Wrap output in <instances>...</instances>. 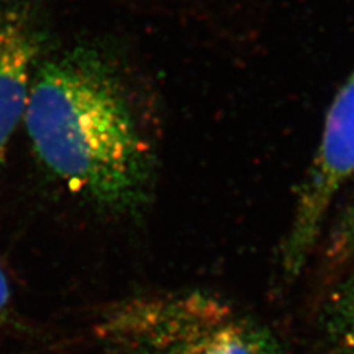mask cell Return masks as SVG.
<instances>
[{
    "label": "cell",
    "instance_id": "obj_1",
    "mask_svg": "<svg viewBox=\"0 0 354 354\" xmlns=\"http://www.w3.org/2000/svg\"><path fill=\"white\" fill-rule=\"evenodd\" d=\"M24 121L37 160L71 192L114 213L147 203L151 143L117 73L97 53L79 49L44 64Z\"/></svg>",
    "mask_w": 354,
    "mask_h": 354
},
{
    "label": "cell",
    "instance_id": "obj_7",
    "mask_svg": "<svg viewBox=\"0 0 354 354\" xmlns=\"http://www.w3.org/2000/svg\"><path fill=\"white\" fill-rule=\"evenodd\" d=\"M10 298H12V292H10L8 276L2 269V266H0V324H2L9 315Z\"/></svg>",
    "mask_w": 354,
    "mask_h": 354
},
{
    "label": "cell",
    "instance_id": "obj_6",
    "mask_svg": "<svg viewBox=\"0 0 354 354\" xmlns=\"http://www.w3.org/2000/svg\"><path fill=\"white\" fill-rule=\"evenodd\" d=\"M328 254L335 261H344L354 256V201L338 220Z\"/></svg>",
    "mask_w": 354,
    "mask_h": 354
},
{
    "label": "cell",
    "instance_id": "obj_3",
    "mask_svg": "<svg viewBox=\"0 0 354 354\" xmlns=\"http://www.w3.org/2000/svg\"><path fill=\"white\" fill-rule=\"evenodd\" d=\"M354 176V71L332 101L319 147L297 195L282 263L298 274L312 256L328 212L338 192Z\"/></svg>",
    "mask_w": 354,
    "mask_h": 354
},
{
    "label": "cell",
    "instance_id": "obj_4",
    "mask_svg": "<svg viewBox=\"0 0 354 354\" xmlns=\"http://www.w3.org/2000/svg\"><path fill=\"white\" fill-rule=\"evenodd\" d=\"M37 52L27 17L15 9L0 10V171L10 138L24 120Z\"/></svg>",
    "mask_w": 354,
    "mask_h": 354
},
{
    "label": "cell",
    "instance_id": "obj_5",
    "mask_svg": "<svg viewBox=\"0 0 354 354\" xmlns=\"http://www.w3.org/2000/svg\"><path fill=\"white\" fill-rule=\"evenodd\" d=\"M329 330L346 354H354V283L346 286L330 306Z\"/></svg>",
    "mask_w": 354,
    "mask_h": 354
},
{
    "label": "cell",
    "instance_id": "obj_2",
    "mask_svg": "<svg viewBox=\"0 0 354 354\" xmlns=\"http://www.w3.org/2000/svg\"><path fill=\"white\" fill-rule=\"evenodd\" d=\"M96 335L108 354H283L268 329L201 291L120 301Z\"/></svg>",
    "mask_w": 354,
    "mask_h": 354
}]
</instances>
